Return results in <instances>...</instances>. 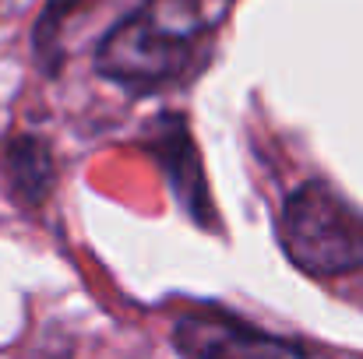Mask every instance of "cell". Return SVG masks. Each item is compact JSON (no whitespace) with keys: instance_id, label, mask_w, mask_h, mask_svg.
I'll return each mask as SVG.
<instances>
[{"instance_id":"cell-4","label":"cell","mask_w":363,"mask_h":359,"mask_svg":"<svg viewBox=\"0 0 363 359\" xmlns=\"http://www.w3.org/2000/svg\"><path fill=\"white\" fill-rule=\"evenodd\" d=\"M0 176H4L11 198H18L28 208H39L50 198L53 180H57L53 155H50L46 141L32 137V134L4 137V144H0Z\"/></svg>"},{"instance_id":"cell-2","label":"cell","mask_w":363,"mask_h":359,"mask_svg":"<svg viewBox=\"0 0 363 359\" xmlns=\"http://www.w3.org/2000/svg\"><path fill=\"white\" fill-rule=\"evenodd\" d=\"M286 257L314 278H335L363 268V215L328 183H303L282 208Z\"/></svg>"},{"instance_id":"cell-3","label":"cell","mask_w":363,"mask_h":359,"mask_svg":"<svg viewBox=\"0 0 363 359\" xmlns=\"http://www.w3.org/2000/svg\"><path fill=\"white\" fill-rule=\"evenodd\" d=\"M173 342L191 359H328L296 338L257 331L226 314H184L173 324Z\"/></svg>"},{"instance_id":"cell-1","label":"cell","mask_w":363,"mask_h":359,"mask_svg":"<svg viewBox=\"0 0 363 359\" xmlns=\"http://www.w3.org/2000/svg\"><path fill=\"white\" fill-rule=\"evenodd\" d=\"M226 7L230 0H148L106 32L96 67L103 78L127 89H159L187 71L194 42Z\"/></svg>"}]
</instances>
